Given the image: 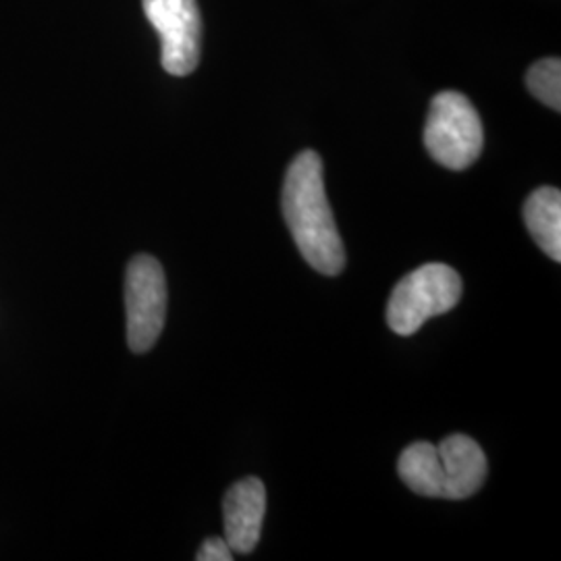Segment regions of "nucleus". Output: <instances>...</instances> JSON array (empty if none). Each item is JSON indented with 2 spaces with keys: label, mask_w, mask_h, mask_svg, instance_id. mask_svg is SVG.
<instances>
[{
  "label": "nucleus",
  "mask_w": 561,
  "mask_h": 561,
  "mask_svg": "<svg viewBox=\"0 0 561 561\" xmlns=\"http://www.w3.org/2000/svg\"><path fill=\"white\" fill-rule=\"evenodd\" d=\"M266 514V489L261 479L248 477L236 482L222 502L225 539L233 553H252L261 541Z\"/></svg>",
  "instance_id": "nucleus-7"
},
{
  "label": "nucleus",
  "mask_w": 561,
  "mask_h": 561,
  "mask_svg": "<svg viewBox=\"0 0 561 561\" xmlns=\"http://www.w3.org/2000/svg\"><path fill=\"white\" fill-rule=\"evenodd\" d=\"M167 279L161 262L138 254L125 275L127 343L136 354H146L159 341L167 319Z\"/></svg>",
  "instance_id": "nucleus-5"
},
{
  "label": "nucleus",
  "mask_w": 561,
  "mask_h": 561,
  "mask_svg": "<svg viewBox=\"0 0 561 561\" xmlns=\"http://www.w3.org/2000/svg\"><path fill=\"white\" fill-rule=\"evenodd\" d=\"M198 561H231L233 560V549L225 537H210L202 542L201 551L196 556Z\"/></svg>",
  "instance_id": "nucleus-10"
},
{
  "label": "nucleus",
  "mask_w": 561,
  "mask_h": 561,
  "mask_svg": "<svg viewBox=\"0 0 561 561\" xmlns=\"http://www.w3.org/2000/svg\"><path fill=\"white\" fill-rule=\"evenodd\" d=\"M144 13L161 36L162 67L171 76H190L202 50V18L196 0H141Z\"/></svg>",
  "instance_id": "nucleus-6"
},
{
  "label": "nucleus",
  "mask_w": 561,
  "mask_h": 561,
  "mask_svg": "<svg viewBox=\"0 0 561 561\" xmlns=\"http://www.w3.org/2000/svg\"><path fill=\"white\" fill-rule=\"evenodd\" d=\"M526 85L535 99L553 111H561V60L542 59L526 73Z\"/></svg>",
  "instance_id": "nucleus-9"
},
{
  "label": "nucleus",
  "mask_w": 561,
  "mask_h": 561,
  "mask_svg": "<svg viewBox=\"0 0 561 561\" xmlns=\"http://www.w3.org/2000/svg\"><path fill=\"white\" fill-rule=\"evenodd\" d=\"M283 217L304 261L322 275H340L345 248L324 194L321 157L314 150L300 152L287 169Z\"/></svg>",
  "instance_id": "nucleus-1"
},
{
  "label": "nucleus",
  "mask_w": 561,
  "mask_h": 561,
  "mask_svg": "<svg viewBox=\"0 0 561 561\" xmlns=\"http://www.w3.org/2000/svg\"><path fill=\"white\" fill-rule=\"evenodd\" d=\"M461 298L460 275L447 264H424L396 285L387 304V322L393 333L410 337L433 317L445 314Z\"/></svg>",
  "instance_id": "nucleus-3"
},
{
  "label": "nucleus",
  "mask_w": 561,
  "mask_h": 561,
  "mask_svg": "<svg viewBox=\"0 0 561 561\" xmlns=\"http://www.w3.org/2000/svg\"><path fill=\"white\" fill-rule=\"evenodd\" d=\"M484 134L474 104L460 92H442L431 102L424 146L435 161L463 171L481 157Z\"/></svg>",
  "instance_id": "nucleus-4"
},
{
  "label": "nucleus",
  "mask_w": 561,
  "mask_h": 561,
  "mask_svg": "<svg viewBox=\"0 0 561 561\" xmlns=\"http://www.w3.org/2000/svg\"><path fill=\"white\" fill-rule=\"evenodd\" d=\"M401 481L422 497L468 500L486 479V456L466 435H449L439 445L412 443L398 461Z\"/></svg>",
  "instance_id": "nucleus-2"
},
{
  "label": "nucleus",
  "mask_w": 561,
  "mask_h": 561,
  "mask_svg": "<svg viewBox=\"0 0 561 561\" xmlns=\"http://www.w3.org/2000/svg\"><path fill=\"white\" fill-rule=\"evenodd\" d=\"M524 222L551 261H561V194L558 187H539L524 204Z\"/></svg>",
  "instance_id": "nucleus-8"
}]
</instances>
